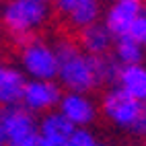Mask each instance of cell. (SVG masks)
Segmentation results:
<instances>
[{
  "instance_id": "ac0fdd59",
  "label": "cell",
  "mask_w": 146,
  "mask_h": 146,
  "mask_svg": "<svg viewBox=\"0 0 146 146\" xmlns=\"http://www.w3.org/2000/svg\"><path fill=\"white\" fill-rule=\"evenodd\" d=\"M134 136H138V138H146V103H142V111H140V117L136 121L134 130L130 132Z\"/></svg>"
},
{
  "instance_id": "30bf717a",
  "label": "cell",
  "mask_w": 146,
  "mask_h": 146,
  "mask_svg": "<svg viewBox=\"0 0 146 146\" xmlns=\"http://www.w3.org/2000/svg\"><path fill=\"white\" fill-rule=\"evenodd\" d=\"M25 84L27 76L21 72V68L6 60H0V109L21 105Z\"/></svg>"
},
{
  "instance_id": "6da1fadb",
  "label": "cell",
  "mask_w": 146,
  "mask_h": 146,
  "mask_svg": "<svg viewBox=\"0 0 146 146\" xmlns=\"http://www.w3.org/2000/svg\"><path fill=\"white\" fill-rule=\"evenodd\" d=\"M54 50L58 56V84L64 93H82L91 95L101 86L95 72L93 56H86L80 45L74 39L62 37L54 43Z\"/></svg>"
},
{
  "instance_id": "277c9868",
  "label": "cell",
  "mask_w": 146,
  "mask_h": 146,
  "mask_svg": "<svg viewBox=\"0 0 146 146\" xmlns=\"http://www.w3.org/2000/svg\"><path fill=\"white\" fill-rule=\"evenodd\" d=\"M19 68L27 76V80H56L58 56L54 43L33 37L19 50Z\"/></svg>"
},
{
  "instance_id": "3957f363",
  "label": "cell",
  "mask_w": 146,
  "mask_h": 146,
  "mask_svg": "<svg viewBox=\"0 0 146 146\" xmlns=\"http://www.w3.org/2000/svg\"><path fill=\"white\" fill-rule=\"evenodd\" d=\"M39 140L37 117L23 105L0 109V144L2 146H35Z\"/></svg>"
},
{
  "instance_id": "2e32d148",
  "label": "cell",
  "mask_w": 146,
  "mask_h": 146,
  "mask_svg": "<svg viewBox=\"0 0 146 146\" xmlns=\"http://www.w3.org/2000/svg\"><path fill=\"white\" fill-rule=\"evenodd\" d=\"M97 138L89 128H74L70 138L66 140V146H95Z\"/></svg>"
},
{
  "instance_id": "7402d4cb",
  "label": "cell",
  "mask_w": 146,
  "mask_h": 146,
  "mask_svg": "<svg viewBox=\"0 0 146 146\" xmlns=\"http://www.w3.org/2000/svg\"><path fill=\"white\" fill-rule=\"evenodd\" d=\"M99 2H113V0H99Z\"/></svg>"
},
{
  "instance_id": "44dd1931",
  "label": "cell",
  "mask_w": 146,
  "mask_h": 146,
  "mask_svg": "<svg viewBox=\"0 0 146 146\" xmlns=\"http://www.w3.org/2000/svg\"><path fill=\"white\" fill-rule=\"evenodd\" d=\"M95 146H111V144H105V142H97Z\"/></svg>"
},
{
  "instance_id": "e0dca14e",
  "label": "cell",
  "mask_w": 146,
  "mask_h": 146,
  "mask_svg": "<svg viewBox=\"0 0 146 146\" xmlns=\"http://www.w3.org/2000/svg\"><path fill=\"white\" fill-rule=\"evenodd\" d=\"M128 35L132 37L136 43H140L144 50H146V6H144V11L140 13V17L136 19V23L132 25V29H130Z\"/></svg>"
},
{
  "instance_id": "9a60e30c",
  "label": "cell",
  "mask_w": 146,
  "mask_h": 146,
  "mask_svg": "<svg viewBox=\"0 0 146 146\" xmlns=\"http://www.w3.org/2000/svg\"><path fill=\"white\" fill-rule=\"evenodd\" d=\"M95 60V72H97V78H99L101 86L103 84H117V76H119V70L121 66L117 64V60L107 54V56H97L93 58Z\"/></svg>"
},
{
  "instance_id": "ba28073f",
  "label": "cell",
  "mask_w": 146,
  "mask_h": 146,
  "mask_svg": "<svg viewBox=\"0 0 146 146\" xmlns=\"http://www.w3.org/2000/svg\"><path fill=\"white\" fill-rule=\"evenodd\" d=\"M144 0H113L103 13V25L109 29L113 37L128 35L136 19L144 11Z\"/></svg>"
},
{
  "instance_id": "603a6c76",
  "label": "cell",
  "mask_w": 146,
  "mask_h": 146,
  "mask_svg": "<svg viewBox=\"0 0 146 146\" xmlns=\"http://www.w3.org/2000/svg\"><path fill=\"white\" fill-rule=\"evenodd\" d=\"M130 146H144V144H130Z\"/></svg>"
},
{
  "instance_id": "4316f807",
  "label": "cell",
  "mask_w": 146,
  "mask_h": 146,
  "mask_svg": "<svg viewBox=\"0 0 146 146\" xmlns=\"http://www.w3.org/2000/svg\"><path fill=\"white\" fill-rule=\"evenodd\" d=\"M144 146H146V144H144Z\"/></svg>"
},
{
  "instance_id": "5b68a950",
  "label": "cell",
  "mask_w": 146,
  "mask_h": 146,
  "mask_svg": "<svg viewBox=\"0 0 146 146\" xmlns=\"http://www.w3.org/2000/svg\"><path fill=\"white\" fill-rule=\"evenodd\" d=\"M99 111L117 130L132 132L138 117H140L142 103L136 101L134 97H130L125 91H121L119 86H109L101 97V109Z\"/></svg>"
},
{
  "instance_id": "8fae6325",
  "label": "cell",
  "mask_w": 146,
  "mask_h": 146,
  "mask_svg": "<svg viewBox=\"0 0 146 146\" xmlns=\"http://www.w3.org/2000/svg\"><path fill=\"white\" fill-rule=\"evenodd\" d=\"M113 39H115V37L109 33V29L99 21V23H93V25H89L86 29L78 31V41H76V43L80 45V50L86 56L97 58V56L111 54Z\"/></svg>"
},
{
  "instance_id": "d4e9b609",
  "label": "cell",
  "mask_w": 146,
  "mask_h": 146,
  "mask_svg": "<svg viewBox=\"0 0 146 146\" xmlns=\"http://www.w3.org/2000/svg\"><path fill=\"white\" fill-rule=\"evenodd\" d=\"M144 62H146V60H144ZM144 66H146V64H144Z\"/></svg>"
},
{
  "instance_id": "7a4b0ae2",
  "label": "cell",
  "mask_w": 146,
  "mask_h": 146,
  "mask_svg": "<svg viewBox=\"0 0 146 146\" xmlns=\"http://www.w3.org/2000/svg\"><path fill=\"white\" fill-rule=\"evenodd\" d=\"M47 19H50L47 4L33 0H6L0 11V21L19 47L31 41L37 29H41Z\"/></svg>"
},
{
  "instance_id": "4fadbf2b",
  "label": "cell",
  "mask_w": 146,
  "mask_h": 146,
  "mask_svg": "<svg viewBox=\"0 0 146 146\" xmlns=\"http://www.w3.org/2000/svg\"><path fill=\"white\" fill-rule=\"evenodd\" d=\"M121 91H125L136 101L146 103V66L136 64V66H121L117 84Z\"/></svg>"
},
{
  "instance_id": "d6986e66",
  "label": "cell",
  "mask_w": 146,
  "mask_h": 146,
  "mask_svg": "<svg viewBox=\"0 0 146 146\" xmlns=\"http://www.w3.org/2000/svg\"><path fill=\"white\" fill-rule=\"evenodd\" d=\"M35 146H66V144H58V142H52V140H45V138H39L35 142Z\"/></svg>"
},
{
  "instance_id": "cb8c5ba5",
  "label": "cell",
  "mask_w": 146,
  "mask_h": 146,
  "mask_svg": "<svg viewBox=\"0 0 146 146\" xmlns=\"http://www.w3.org/2000/svg\"><path fill=\"white\" fill-rule=\"evenodd\" d=\"M144 4H146V0H144Z\"/></svg>"
},
{
  "instance_id": "5bb4252c",
  "label": "cell",
  "mask_w": 146,
  "mask_h": 146,
  "mask_svg": "<svg viewBox=\"0 0 146 146\" xmlns=\"http://www.w3.org/2000/svg\"><path fill=\"white\" fill-rule=\"evenodd\" d=\"M111 56L117 60L119 66H136V64H144L146 50L140 43H136L130 35H121L113 39Z\"/></svg>"
},
{
  "instance_id": "8992f818",
  "label": "cell",
  "mask_w": 146,
  "mask_h": 146,
  "mask_svg": "<svg viewBox=\"0 0 146 146\" xmlns=\"http://www.w3.org/2000/svg\"><path fill=\"white\" fill-rule=\"evenodd\" d=\"M62 86L58 84V80H27L21 105L29 113H47L58 109V103L62 99Z\"/></svg>"
},
{
  "instance_id": "ffe728a7",
  "label": "cell",
  "mask_w": 146,
  "mask_h": 146,
  "mask_svg": "<svg viewBox=\"0 0 146 146\" xmlns=\"http://www.w3.org/2000/svg\"><path fill=\"white\" fill-rule=\"evenodd\" d=\"M33 2H41V4H47V2H54V0H33Z\"/></svg>"
},
{
  "instance_id": "9c48e42d",
  "label": "cell",
  "mask_w": 146,
  "mask_h": 146,
  "mask_svg": "<svg viewBox=\"0 0 146 146\" xmlns=\"http://www.w3.org/2000/svg\"><path fill=\"white\" fill-rule=\"evenodd\" d=\"M58 111H60L74 128H89L91 123H95L97 115H99V105L93 101L91 95L64 93L60 103H58Z\"/></svg>"
},
{
  "instance_id": "484cf974",
  "label": "cell",
  "mask_w": 146,
  "mask_h": 146,
  "mask_svg": "<svg viewBox=\"0 0 146 146\" xmlns=\"http://www.w3.org/2000/svg\"><path fill=\"white\" fill-rule=\"evenodd\" d=\"M0 146H2V144H0Z\"/></svg>"
},
{
  "instance_id": "7c38bea8",
  "label": "cell",
  "mask_w": 146,
  "mask_h": 146,
  "mask_svg": "<svg viewBox=\"0 0 146 146\" xmlns=\"http://www.w3.org/2000/svg\"><path fill=\"white\" fill-rule=\"evenodd\" d=\"M37 125H39V138L52 140V142H58V144H66V140L70 138V134L74 132V125L58 109L43 113L41 117L37 119Z\"/></svg>"
},
{
  "instance_id": "52a82bcc",
  "label": "cell",
  "mask_w": 146,
  "mask_h": 146,
  "mask_svg": "<svg viewBox=\"0 0 146 146\" xmlns=\"http://www.w3.org/2000/svg\"><path fill=\"white\" fill-rule=\"evenodd\" d=\"M54 11L74 31H82L93 23L101 21L99 0H54Z\"/></svg>"
}]
</instances>
